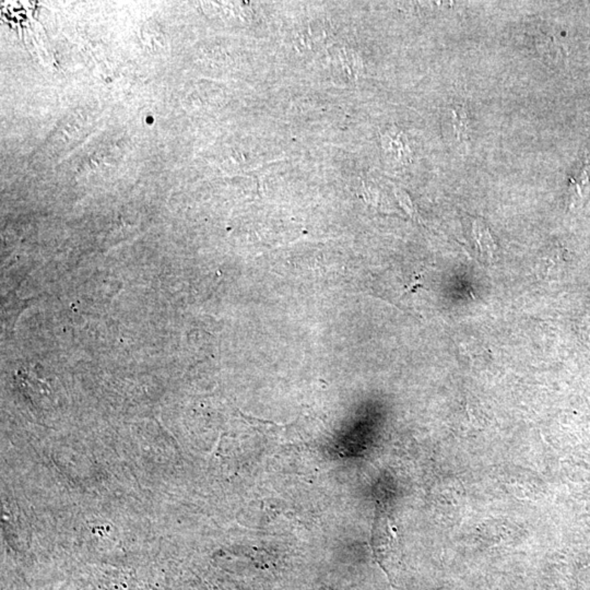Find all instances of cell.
I'll return each instance as SVG.
<instances>
[{"instance_id":"obj_1","label":"cell","mask_w":590,"mask_h":590,"mask_svg":"<svg viewBox=\"0 0 590 590\" xmlns=\"http://www.w3.org/2000/svg\"><path fill=\"white\" fill-rule=\"evenodd\" d=\"M473 234L481 254L489 260H493L497 252V242L482 219H475L473 221Z\"/></svg>"},{"instance_id":"obj_2","label":"cell","mask_w":590,"mask_h":590,"mask_svg":"<svg viewBox=\"0 0 590 590\" xmlns=\"http://www.w3.org/2000/svg\"><path fill=\"white\" fill-rule=\"evenodd\" d=\"M451 129L457 144H467L470 139V120L465 108L453 105L451 108Z\"/></svg>"},{"instance_id":"obj_3","label":"cell","mask_w":590,"mask_h":590,"mask_svg":"<svg viewBox=\"0 0 590 590\" xmlns=\"http://www.w3.org/2000/svg\"><path fill=\"white\" fill-rule=\"evenodd\" d=\"M582 170L583 172L575 178L576 180L574 182L575 192L579 195V199L584 198V195H586V192L590 188V168L586 166Z\"/></svg>"}]
</instances>
